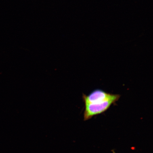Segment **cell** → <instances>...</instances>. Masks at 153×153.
I'll return each instance as SVG.
<instances>
[{
	"label": "cell",
	"instance_id": "cell-1",
	"mask_svg": "<svg viewBox=\"0 0 153 153\" xmlns=\"http://www.w3.org/2000/svg\"><path fill=\"white\" fill-rule=\"evenodd\" d=\"M119 94L107 93L100 89H96L88 95L83 94L82 98L85 104H99L110 100L118 101L120 98Z\"/></svg>",
	"mask_w": 153,
	"mask_h": 153
},
{
	"label": "cell",
	"instance_id": "cell-2",
	"mask_svg": "<svg viewBox=\"0 0 153 153\" xmlns=\"http://www.w3.org/2000/svg\"><path fill=\"white\" fill-rule=\"evenodd\" d=\"M115 100H110L99 104H85L84 120H87L95 115L102 113L108 110L111 105L117 102Z\"/></svg>",
	"mask_w": 153,
	"mask_h": 153
},
{
	"label": "cell",
	"instance_id": "cell-3",
	"mask_svg": "<svg viewBox=\"0 0 153 153\" xmlns=\"http://www.w3.org/2000/svg\"><path fill=\"white\" fill-rule=\"evenodd\" d=\"M112 153H116L114 150H112Z\"/></svg>",
	"mask_w": 153,
	"mask_h": 153
}]
</instances>
